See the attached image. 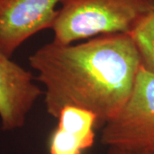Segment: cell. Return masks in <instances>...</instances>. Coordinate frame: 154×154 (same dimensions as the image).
Segmentation results:
<instances>
[{"label":"cell","instance_id":"6da1fadb","mask_svg":"<svg viewBox=\"0 0 154 154\" xmlns=\"http://www.w3.org/2000/svg\"><path fill=\"white\" fill-rule=\"evenodd\" d=\"M29 64L45 88L46 112L57 118L66 106L92 111L98 129L114 118L132 94L141 58L130 34L113 33L32 53Z\"/></svg>","mask_w":154,"mask_h":154},{"label":"cell","instance_id":"7a4b0ae2","mask_svg":"<svg viewBox=\"0 0 154 154\" xmlns=\"http://www.w3.org/2000/svg\"><path fill=\"white\" fill-rule=\"evenodd\" d=\"M154 0H63L52 24L53 42L74 44L100 35L129 33Z\"/></svg>","mask_w":154,"mask_h":154},{"label":"cell","instance_id":"3957f363","mask_svg":"<svg viewBox=\"0 0 154 154\" xmlns=\"http://www.w3.org/2000/svg\"><path fill=\"white\" fill-rule=\"evenodd\" d=\"M101 128L107 148L154 154V73L141 66L126 104Z\"/></svg>","mask_w":154,"mask_h":154},{"label":"cell","instance_id":"277c9868","mask_svg":"<svg viewBox=\"0 0 154 154\" xmlns=\"http://www.w3.org/2000/svg\"><path fill=\"white\" fill-rule=\"evenodd\" d=\"M63 0H0V51L12 57L24 42L51 28Z\"/></svg>","mask_w":154,"mask_h":154},{"label":"cell","instance_id":"5b68a950","mask_svg":"<svg viewBox=\"0 0 154 154\" xmlns=\"http://www.w3.org/2000/svg\"><path fill=\"white\" fill-rule=\"evenodd\" d=\"M33 74L0 51V124L4 131L25 125L29 112L44 95Z\"/></svg>","mask_w":154,"mask_h":154},{"label":"cell","instance_id":"8992f818","mask_svg":"<svg viewBox=\"0 0 154 154\" xmlns=\"http://www.w3.org/2000/svg\"><path fill=\"white\" fill-rule=\"evenodd\" d=\"M57 120V128L49 140V154H84L93 147L98 121L92 111L66 106Z\"/></svg>","mask_w":154,"mask_h":154},{"label":"cell","instance_id":"52a82bcc","mask_svg":"<svg viewBox=\"0 0 154 154\" xmlns=\"http://www.w3.org/2000/svg\"><path fill=\"white\" fill-rule=\"evenodd\" d=\"M129 34L140 53L142 67L154 73V7Z\"/></svg>","mask_w":154,"mask_h":154},{"label":"cell","instance_id":"ba28073f","mask_svg":"<svg viewBox=\"0 0 154 154\" xmlns=\"http://www.w3.org/2000/svg\"><path fill=\"white\" fill-rule=\"evenodd\" d=\"M107 154H140V153H134V152H126V151L120 150V149L113 148V147H108V150H107Z\"/></svg>","mask_w":154,"mask_h":154}]
</instances>
